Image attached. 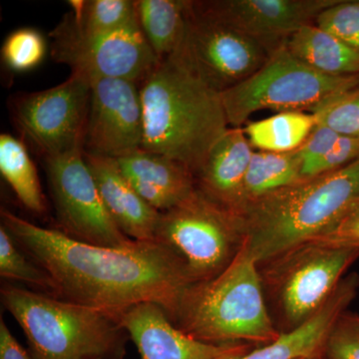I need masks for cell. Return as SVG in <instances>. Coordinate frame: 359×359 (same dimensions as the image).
<instances>
[{"instance_id":"1","label":"cell","mask_w":359,"mask_h":359,"mask_svg":"<svg viewBox=\"0 0 359 359\" xmlns=\"http://www.w3.org/2000/svg\"><path fill=\"white\" fill-rule=\"evenodd\" d=\"M1 224L35 264L50 276L51 295L119 314L154 302L173 318L194 285L181 259L158 242L128 248L101 247L73 240L2 209Z\"/></svg>"},{"instance_id":"2","label":"cell","mask_w":359,"mask_h":359,"mask_svg":"<svg viewBox=\"0 0 359 359\" xmlns=\"http://www.w3.org/2000/svg\"><path fill=\"white\" fill-rule=\"evenodd\" d=\"M142 148L182 163L193 174L230 127L221 94L176 56L160 61L140 84Z\"/></svg>"},{"instance_id":"3","label":"cell","mask_w":359,"mask_h":359,"mask_svg":"<svg viewBox=\"0 0 359 359\" xmlns=\"http://www.w3.org/2000/svg\"><path fill=\"white\" fill-rule=\"evenodd\" d=\"M359 200V159L249 203L238 212L245 245L259 264L308 243Z\"/></svg>"},{"instance_id":"4","label":"cell","mask_w":359,"mask_h":359,"mask_svg":"<svg viewBox=\"0 0 359 359\" xmlns=\"http://www.w3.org/2000/svg\"><path fill=\"white\" fill-rule=\"evenodd\" d=\"M171 320L185 334L212 344L262 346L280 335L269 313L259 264L245 243L219 275L187 290Z\"/></svg>"},{"instance_id":"5","label":"cell","mask_w":359,"mask_h":359,"mask_svg":"<svg viewBox=\"0 0 359 359\" xmlns=\"http://www.w3.org/2000/svg\"><path fill=\"white\" fill-rule=\"evenodd\" d=\"M4 308L23 330L32 359H124L130 339L119 314L14 285Z\"/></svg>"},{"instance_id":"6","label":"cell","mask_w":359,"mask_h":359,"mask_svg":"<svg viewBox=\"0 0 359 359\" xmlns=\"http://www.w3.org/2000/svg\"><path fill=\"white\" fill-rule=\"evenodd\" d=\"M359 249L304 243L259 264L266 304L280 334L301 327L330 301Z\"/></svg>"},{"instance_id":"7","label":"cell","mask_w":359,"mask_h":359,"mask_svg":"<svg viewBox=\"0 0 359 359\" xmlns=\"http://www.w3.org/2000/svg\"><path fill=\"white\" fill-rule=\"evenodd\" d=\"M359 86L358 76H332L302 62L285 43L255 74L221 93L229 126L238 128L252 113L309 110Z\"/></svg>"},{"instance_id":"8","label":"cell","mask_w":359,"mask_h":359,"mask_svg":"<svg viewBox=\"0 0 359 359\" xmlns=\"http://www.w3.org/2000/svg\"><path fill=\"white\" fill-rule=\"evenodd\" d=\"M155 241L181 259L197 283L230 266L244 245L245 233L238 215L196 190L181 204L160 212Z\"/></svg>"},{"instance_id":"9","label":"cell","mask_w":359,"mask_h":359,"mask_svg":"<svg viewBox=\"0 0 359 359\" xmlns=\"http://www.w3.org/2000/svg\"><path fill=\"white\" fill-rule=\"evenodd\" d=\"M50 37L54 60L90 83L114 78L141 84L160 62L138 21L115 32L90 34L80 32L67 14Z\"/></svg>"},{"instance_id":"10","label":"cell","mask_w":359,"mask_h":359,"mask_svg":"<svg viewBox=\"0 0 359 359\" xmlns=\"http://www.w3.org/2000/svg\"><path fill=\"white\" fill-rule=\"evenodd\" d=\"M280 46L205 18L190 1L185 39L173 55L221 94L255 74Z\"/></svg>"},{"instance_id":"11","label":"cell","mask_w":359,"mask_h":359,"mask_svg":"<svg viewBox=\"0 0 359 359\" xmlns=\"http://www.w3.org/2000/svg\"><path fill=\"white\" fill-rule=\"evenodd\" d=\"M46 159L47 178L56 211V230L85 244L128 248L136 241L123 233L101 199L84 150Z\"/></svg>"},{"instance_id":"12","label":"cell","mask_w":359,"mask_h":359,"mask_svg":"<svg viewBox=\"0 0 359 359\" xmlns=\"http://www.w3.org/2000/svg\"><path fill=\"white\" fill-rule=\"evenodd\" d=\"M90 93L89 80L71 74L57 86L20 97L15 121L45 158L84 150Z\"/></svg>"},{"instance_id":"13","label":"cell","mask_w":359,"mask_h":359,"mask_svg":"<svg viewBox=\"0 0 359 359\" xmlns=\"http://www.w3.org/2000/svg\"><path fill=\"white\" fill-rule=\"evenodd\" d=\"M143 138L140 84L114 78L92 81L85 152L117 159L141 149Z\"/></svg>"},{"instance_id":"14","label":"cell","mask_w":359,"mask_h":359,"mask_svg":"<svg viewBox=\"0 0 359 359\" xmlns=\"http://www.w3.org/2000/svg\"><path fill=\"white\" fill-rule=\"evenodd\" d=\"M339 0H201L194 9L252 39L282 45Z\"/></svg>"},{"instance_id":"15","label":"cell","mask_w":359,"mask_h":359,"mask_svg":"<svg viewBox=\"0 0 359 359\" xmlns=\"http://www.w3.org/2000/svg\"><path fill=\"white\" fill-rule=\"evenodd\" d=\"M119 320L140 359H236L252 349L249 344H212L194 339L154 302L126 309L119 313Z\"/></svg>"},{"instance_id":"16","label":"cell","mask_w":359,"mask_h":359,"mask_svg":"<svg viewBox=\"0 0 359 359\" xmlns=\"http://www.w3.org/2000/svg\"><path fill=\"white\" fill-rule=\"evenodd\" d=\"M254 151L244 129L230 127L194 175L196 188L212 202L236 214Z\"/></svg>"},{"instance_id":"17","label":"cell","mask_w":359,"mask_h":359,"mask_svg":"<svg viewBox=\"0 0 359 359\" xmlns=\"http://www.w3.org/2000/svg\"><path fill=\"white\" fill-rule=\"evenodd\" d=\"M116 161L135 191L158 212L176 207L197 190L193 172L166 156L139 149Z\"/></svg>"},{"instance_id":"18","label":"cell","mask_w":359,"mask_h":359,"mask_svg":"<svg viewBox=\"0 0 359 359\" xmlns=\"http://www.w3.org/2000/svg\"><path fill=\"white\" fill-rule=\"evenodd\" d=\"M84 159L95 179L103 204L118 228L136 242H155L160 212L135 191L117 161L85 151Z\"/></svg>"},{"instance_id":"19","label":"cell","mask_w":359,"mask_h":359,"mask_svg":"<svg viewBox=\"0 0 359 359\" xmlns=\"http://www.w3.org/2000/svg\"><path fill=\"white\" fill-rule=\"evenodd\" d=\"M358 290V273L344 276L330 301L304 325L236 359H320L334 323L346 313Z\"/></svg>"},{"instance_id":"20","label":"cell","mask_w":359,"mask_h":359,"mask_svg":"<svg viewBox=\"0 0 359 359\" xmlns=\"http://www.w3.org/2000/svg\"><path fill=\"white\" fill-rule=\"evenodd\" d=\"M285 45L295 57L323 74L359 75V50L316 25L297 30Z\"/></svg>"},{"instance_id":"21","label":"cell","mask_w":359,"mask_h":359,"mask_svg":"<svg viewBox=\"0 0 359 359\" xmlns=\"http://www.w3.org/2000/svg\"><path fill=\"white\" fill-rule=\"evenodd\" d=\"M137 20L160 61L179 50L185 39L190 1L136 0Z\"/></svg>"},{"instance_id":"22","label":"cell","mask_w":359,"mask_h":359,"mask_svg":"<svg viewBox=\"0 0 359 359\" xmlns=\"http://www.w3.org/2000/svg\"><path fill=\"white\" fill-rule=\"evenodd\" d=\"M302 161L297 151L269 153L254 151L243 187L244 205L302 180Z\"/></svg>"},{"instance_id":"23","label":"cell","mask_w":359,"mask_h":359,"mask_svg":"<svg viewBox=\"0 0 359 359\" xmlns=\"http://www.w3.org/2000/svg\"><path fill=\"white\" fill-rule=\"evenodd\" d=\"M316 124L318 120L313 113L290 111L249 123L243 129L252 149L263 152L290 153L301 147Z\"/></svg>"},{"instance_id":"24","label":"cell","mask_w":359,"mask_h":359,"mask_svg":"<svg viewBox=\"0 0 359 359\" xmlns=\"http://www.w3.org/2000/svg\"><path fill=\"white\" fill-rule=\"evenodd\" d=\"M0 172L26 209L39 215L46 211L34 163L25 144L9 134L0 136Z\"/></svg>"},{"instance_id":"25","label":"cell","mask_w":359,"mask_h":359,"mask_svg":"<svg viewBox=\"0 0 359 359\" xmlns=\"http://www.w3.org/2000/svg\"><path fill=\"white\" fill-rule=\"evenodd\" d=\"M70 20L80 32L96 34L115 32L136 23L134 1L130 0H71Z\"/></svg>"},{"instance_id":"26","label":"cell","mask_w":359,"mask_h":359,"mask_svg":"<svg viewBox=\"0 0 359 359\" xmlns=\"http://www.w3.org/2000/svg\"><path fill=\"white\" fill-rule=\"evenodd\" d=\"M0 276L9 280L29 283L52 294L50 276L25 254L4 226H0Z\"/></svg>"},{"instance_id":"27","label":"cell","mask_w":359,"mask_h":359,"mask_svg":"<svg viewBox=\"0 0 359 359\" xmlns=\"http://www.w3.org/2000/svg\"><path fill=\"white\" fill-rule=\"evenodd\" d=\"M46 53V40L32 27L15 30L7 36L1 55L7 67L15 72H25L37 67Z\"/></svg>"},{"instance_id":"28","label":"cell","mask_w":359,"mask_h":359,"mask_svg":"<svg viewBox=\"0 0 359 359\" xmlns=\"http://www.w3.org/2000/svg\"><path fill=\"white\" fill-rule=\"evenodd\" d=\"M311 113L340 136L359 139V86L332 97Z\"/></svg>"},{"instance_id":"29","label":"cell","mask_w":359,"mask_h":359,"mask_svg":"<svg viewBox=\"0 0 359 359\" xmlns=\"http://www.w3.org/2000/svg\"><path fill=\"white\" fill-rule=\"evenodd\" d=\"M314 25L359 50V0H339L325 9Z\"/></svg>"},{"instance_id":"30","label":"cell","mask_w":359,"mask_h":359,"mask_svg":"<svg viewBox=\"0 0 359 359\" xmlns=\"http://www.w3.org/2000/svg\"><path fill=\"white\" fill-rule=\"evenodd\" d=\"M323 356L327 359H359V316L346 311L328 335Z\"/></svg>"},{"instance_id":"31","label":"cell","mask_w":359,"mask_h":359,"mask_svg":"<svg viewBox=\"0 0 359 359\" xmlns=\"http://www.w3.org/2000/svg\"><path fill=\"white\" fill-rule=\"evenodd\" d=\"M309 242L330 247L359 249V200L334 224Z\"/></svg>"},{"instance_id":"32","label":"cell","mask_w":359,"mask_h":359,"mask_svg":"<svg viewBox=\"0 0 359 359\" xmlns=\"http://www.w3.org/2000/svg\"><path fill=\"white\" fill-rule=\"evenodd\" d=\"M359 159V139L341 136L327 156L304 170L302 179L335 171Z\"/></svg>"},{"instance_id":"33","label":"cell","mask_w":359,"mask_h":359,"mask_svg":"<svg viewBox=\"0 0 359 359\" xmlns=\"http://www.w3.org/2000/svg\"><path fill=\"white\" fill-rule=\"evenodd\" d=\"M340 137L334 130L318 123L309 138L297 149V153L302 161V171L327 156Z\"/></svg>"},{"instance_id":"34","label":"cell","mask_w":359,"mask_h":359,"mask_svg":"<svg viewBox=\"0 0 359 359\" xmlns=\"http://www.w3.org/2000/svg\"><path fill=\"white\" fill-rule=\"evenodd\" d=\"M0 359H32L11 334L4 318L0 320Z\"/></svg>"}]
</instances>
